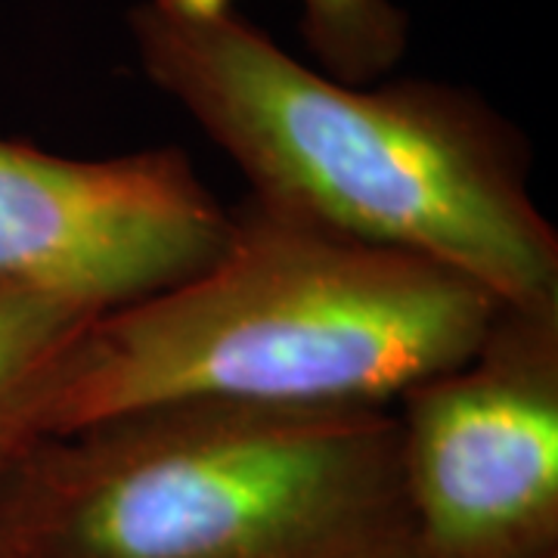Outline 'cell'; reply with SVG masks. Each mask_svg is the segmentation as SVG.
I'll return each mask as SVG.
<instances>
[{"label":"cell","instance_id":"1","mask_svg":"<svg viewBox=\"0 0 558 558\" xmlns=\"http://www.w3.org/2000/svg\"><path fill=\"white\" fill-rule=\"evenodd\" d=\"M128 35L143 78L236 165L248 199L435 260L502 304H558L527 143L475 90L332 78L236 0H137Z\"/></svg>","mask_w":558,"mask_h":558},{"label":"cell","instance_id":"2","mask_svg":"<svg viewBox=\"0 0 558 558\" xmlns=\"http://www.w3.org/2000/svg\"><path fill=\"white\" fill-rule=\"evenodd\" d=\"M499 307L450 267L248 199L202 270L81 329L50 435L190 400L395 407L475 354Z\"/></svg>","mask_w":558,"mask_h":558},{"label":"cell","instance_id":"3","mask_svg":"<svg viewBox=\"0 0 558 558\" xmlns=\"http://www.w3.org/2000/svg\"><path fill=\"white\" fill-rule=\"evenodd\" d=\"M3 558H418L391 407L190 400L38 440Z\"/></svg>","mask_w":558,"mask_h":558},{"label":"cell","instance_id":"4","mask_svg":"<svg viewBox=\"0 0 558 558\" xmlns=\"http://www.w3.org/2000/svg\"><path fill=\"white\" fill-rule=\"evenodd\" d=\"M391 410L418 558L558 553V304H502Z\"/></svg>","mask_w":558,"mask_h":558},{"label":"cell","instance_id":"5","mask_svg":"<svg viewBox=\"0 0 558 558\" xmlns=\"http://www.w3.org/2000/svg\"><path fill=\"white\" fill-rule=\"evenodd\" d=\"M230 223L174 146L65 159L0 140V286L100 317L202 270Z\"/></svg>","mask_w":558,"mask_h":558},{"label":"cell","instance_id":"6","mask_svg":"<svg viewBox=\"0 0 558 558\" xmlns=\"http://www.w3.org/2000/svg\"><path fill=\"white\" fill-rule=\"evenodd\" d=\"M90 319L72 304L0 286V481L50 438L65 360Z\"/></svg>","mask_w":558,"mask_h":558},{"label":"cell","instance_id":"7","mask_svg":"<svg viewBox=\"0 0 558 558\" xmlns=\"http://www.w3.org/2000/svg\"><path fill=\"white\" fill-rule=\"evenodd\" d=\"M299 28L317 69L348 84L388 78L410 50L398 0H299Z\"/></svg>","mask_w":558,"mask_h":558},{"label":"cell","instance_id":"8","mask_svg":"<svg viewBox=\"0 0 558 558\" xmlns=\"http://www.w3.org/2000/svg\"><path fill=\"white\" fill-rule=\"evenodd\" d=\"M543 558H558V553H553V556H543Z\"/></svg>","mask_w":558,"mask_h":558},{"label":"cell","instance_id":"9","mask_svg":"<svg viewBox=\"0 0 558 558\" xmlns=\"http://www.w3.org/2000/svg\"><path fill=\"white\" fill-rule=\"evenodd\" d=\"M0 558H3V556H0Z\"/></svg>","mask_w":558,"mask_h":558}]
</instances>
